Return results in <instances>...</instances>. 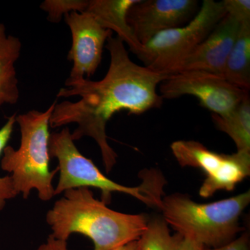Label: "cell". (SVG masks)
Wrapping results in <instances>:
<instances>
[{"label":"cell","mask_w":250,"mask_h":250,"mask_svg":"<svg viewBox=\"0 0 250 250\" xmlns=\"http://www.w3.org/2000/svg\"><path fill=\"white\" fill-rule=\"evenodd\" d=\"M88 4L86 0H46L41 9L48 14L47 19L52 22H60L62 16L69 13H83Z\"/></svg>","instance_id":"obj_18"},{"label":"cell","mask_w":250,"mask_h":250,"mask_svg":"<svg viewBox=\"0 0 250 250\" xmlns=\"http://www.w3.org/2000/svg\"><path fill=\"white\" fill-rule=\"evenodd\" d=\"M160 92L163 99L192 95L202 107L219 116L227 114L250 95L249 91L231 84L222 75L197 70L172 74L161 83Z\"/></svg>","instance_id":"obj_8"},{"label":"cell","mask_w":250,"mask_h":250,"mask_svg":"<svg viewBox=\"0 0 250 250\" xmlns=\"http://www.w3.org/2000/svg\"><path fill=\"white\" fill-rule=\"evenodd\" d=\"M215 126L228 135L236 144L237 152H250V95L224 116L211 115Z\"/></svg>","instance_id":"obj_15"},{"label":"cell","mask_w":250,"mask_h":250,"mask_svg":"<svg viewBox=\"0 0 250 250\" xmlns=\"http://www.w3.org/2000/svg\"><path fill=\"white\" fill-rule=\"evenodd\" d=\"M250 202V190L208 204L197 203L174 194L162 200L161 209L166 223L179 235L205 248H217L232 241L243 229L239 218Z\"/></svg>","instance_id":"obj_4"},{"label":"cell","mask_w":250,"mask_h":250,"mask_svg":"<svg viewBox=\"0 0 250 250\" xmlns=\"http://www.w3.org/2000/svg\"><path fill=\"white\" fill-rule=\"evenodd\" d=\"M222 76L230 83L247 91L250 88V22L241 24L239 32Z\"/></svg>","instance_id":"obj_14"},{"label":"cell","mask_w":250,"mask_h":250,"mask_svg":"<svg viewBox=\"0 0 250 250\" xmlns=\"http://www.w3.org/2000/svg\"><path fill=\"white\" fill-rule=\"evenodd\" d=\"M226 14L222 1L205 0L187 24L159 33L143 45L136 56L145 66L170 75Z\"/></svg>","instance_id":"obj_6"},{"label":"cell","mask_w":250,"mask_h":250,"mask_svg":"<svg viewBox=\"0 0 250 250\" xmlns=\"http://www.w3.org/2000/svg\"><path fill=\"white\" fill-rule=\"evenodd\" d=\"M182 236L171 235L165 220L156 218L148 222L147 229L140 238L141 250H174Z\"/></svg>","instance_id":"obj_16"},{"label":"cell","mask_w":250,"mask_h":250,"mask_svg":"<svg viewBox=\"0 0 250 250\" xmlns=\"http://www.w3.org/2000/svg\"><path fill=\"white\" fill-rule=\"evenodd\" d=\"M21 49V40L7 34L4 24L0 23V106L16 104L19 100L16 62Z\"/></svg>","instance_id":"obj_13"},{"label":"cell","mask_w":250,"mask_h":250,"mask_svg":"<svg viewBox=\"0 0 250 250\" xmlns=\"http://www.w3.org/2000/svg\"><path fill=\"white\" fill-rule=\"evenodd\" d=\"M55 104H52L45 112L32 110L16 116L21 146L18 149L7 146L3 151L1 168L11 174L16 192L24 199L34 189L42 201L55 196L52 182L59 169H49V121Z\"/></svg>","instance_id":"obj_3"},{"label":"cell","mask_w":250,"mask_h":250,"mask_svg":"<svg viewBox=\"0 0 250 250\" xmlns=\"http://www.w3.org/2000/svg\"><path fill=\"white\" fill-rule=\"evenodd\" d=\"M16 116L17 115L15 113L9 117L2 127L0 128V156L2 155L3 151L11 139L16 123ZM18 195L11 176L0 177V212L4 209L9 200L15 198Z\"/></svg>","instance_id":"obj_17"},{"label":"cell","mask_w":250,"mask_h":250,"mask_svg":"<svg viewBox=\"0 0 250 250\" xmlns=\"http://www.w3.org/2000/svg\"><path fill=\"white\" fill-rule=\"evenodd\" d=\"M50 236L67 241L72 233L88 237L93 250H113L138 241L147 229L143 215L126 214L108 208L89 188L70 189L46 215Z\"/></svg>","instance_id":"obj_2"},{"label":"cell","mask_w":250,"mask_h":250,"mask_svg":"<svg viewBox=\"0 0 250 250\" xmlns=\"http://www.w3.org/2000/svg\"><path fill=\"white\" fill-rule=\"evenodd\" d=\"M197 5L196 0H139L128 11L126 21L143 45L159 33L188 22Z\"/></svg>","instance_id":"obj_9"},{"label":"cell","mask_w":250,"mask_h":250,"mask_svg":"<svg viewBox=\"0 0 250 250\" xmlns=\"http://www.w3.org/2000/svg\"><path fill=\"white\" fill-rule=\"evenodd\" d=\"M205 248V246L193 240L182 237L174 250H203Z\"/></svg>","instance_id":"obj_22"},{"label":"cell","mask_w":250,"mask_h":250,"mask_svg":"<svg viewBox=\"0 0 250 250\" xmlns=\"http://www.w3.org/2000/svg\"><path fill=\"white\" fill-rule=\"evenodd\" d=\"M222 2L227 14L241 24L250 22V0H224Z\"/></svg>","instance_id":"obj_19"},{"label":"cell","mask_w":250,"mask_h":250,"mask_svg":"<svg viewBox=\"0 0 250 250\" xmlns=\"http://www.w3.org/2000/svg\"><path fill=\"white\" fill-rule=\"evenodd\" d=\"M106 49L111 55L107 73L103 80L93 82L81 79L67 80L58 98L79 96L76 103H56L49 125L59 127L72 123L77 129L71 133L74 141L88 136L98 143L106 172L116 165L118 155L108 144L106 126L113 115L121 111L141 115L160 108L164 99L156 91L158 85L170 75L154 71L135 63L121 39L111 36Z\"/></svg>","instance_id":"obj_1"},{"label":"cell","mask_w":250,"mask_h":250,"mask_svg":"<svg viewBox=\"0 0 250 250\" xmlns=\"http://www.w3.org/2000/svg\"><path fill=\"white\" fill-rule=\"evenodd\" d=\"M241 24L236 19L226 14L205 40L177 65L170 75L197 70L222 75Z\"/></svg>","instance_id":"obj_11"},{"label":"cell","mask_w":250,"mask_h":250,"mask_svg":"<svg viewBox=\"0 0 250 250\" xmlns=\"http://www.w3.org/2000/svg\"><path fill=\"white\" fill-rule=\"evenodd\" d=\"M113 250H141V242L140 239L132 241Z\"/></svg>","instance_id":"obj_23"},{"label":"cell","mask_w":250,"mask_h":250,"mask_svg":"<svg viewBox=\"0 0 250 250\" xmlns=\"http://www.w3.org/2000/svg\"><path fill=\"white\" fill-rule=\"evenodd\" d=\"M172 154L182 167H197L207 178L200 189L202 197L212 196L220 190L231 191L250 174V152L220 154L194 141H177L170 146Z\"/></svg>","instance_id":"obj_7"},{"label":"cell","mask_w":250,"mask_h":250,"mask_svg":"<svg viewBox=\"0 0 250 250\" xmlns=\"http://www.w3.org/2000/svg\"><path fill=\"white\" fill-rule=\"evenodd\" d=\"M36 250H70L67 248V241L56 239L54 237H48L47 241L41 245Z\"/></svg>","instance_id":"obj_21"},{"label":"cell","mask_w":250,"mask_h":250,"mask_svg":"<svg viewBox=\"0 0 250 250\" xmlns=\"http://www.w3.org/2000/svg\"><path fill=\"white\" fill-rule=\"evenodd\" d=\"M203 250H249V238L247 233H244L225 246L217 248H205Z\"/></svg>","instance_id":"obj_20"},{"label":"cell","mask_w":250,"mask_h":250,"mask_svg":"<svg viewBox=\"0 0 250 250\" xmlns=\"http://www.w3.org/2000/svg\"><path fill=\"white\" fill-rule=\"evenodd\" d=\"M64 16L72 39L67 59L73 62V65L67 80L89 78L98 70L103 59L104 45L113 32L102 27L86 13L73 11Z\"/></svg>","instance_id":"obj_10"},{"label":"cell","mask_w":250,"mask_h":250,"mask_svg":"<svg viewBox=\"0 0 250 250\" xmlns=\"http://www.w3.org/2000/svg\"><path fill=\"white\" fill-rule=\"evenodd\" d=\"M139 0H90L83 13L93 16L104 29L114 31L119 39L137 55L143 45L135 36L126 21L130 8Z\"/></svg>","instance_id":"obj_12"},{"label":"cell","mask_w":250,"mask_h":250,"mask_svg":"<svg viewBox=\"0 0 250 250\" xmlns=\"http://www.w3.org/2000/svg\"><path fill=\"white\" fill-rule=\"evenodd\" d=\"M50 158L59 161V183L54 188V195H59L70 189L95 188L103 192V201L108 203L112 192L131 195L151 207L161 208L162 190L156 180L146 181L140 187H128L113 182L104 175L93 161L85 157L77 149L67 127L50 134L49 140Z\"/></svg>","instance_id":"obj_5"}]
</instances>
